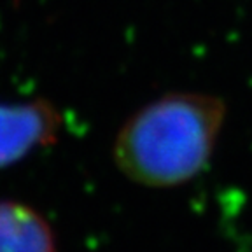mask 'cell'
I'll return each instance as SVG.
<instances>
[{
    "label": "cell",
    "mask_w": 252,
    "mask_h": 252,
    "mask_svg": "<svg viewBox=\"0 0 252 252\" xmlns=\"http://www.w3.org/2000/svg\"><path fill=\"white\" fill-rule=\"evenodd\" d=\"M217 96L191 91L168 93L126 119L114 140L119 172L146 188H173L207 166L224 123Z\"/></svg>",
    "instance_id": "6da1fadb"
},
{
    "label": "cell",
    "mask_w": 252,
    "mask_h": 252,
    "mask_svg": "<svg viewBox=\"0 0 252 252\" xmlns=\"http://www.w3.org/2000/svg\"><path fill=\"white\" fill-rule=\"evenodd\" d=\"M62 128V112L46 98L0 102V168L16 165L39 147L55 144Z\"/></svg>",
    "instance_id": "7a4b0ae2"
},
{
    "label": "cell",
    "mask_w": 252,
    "mask_h": 252,
    "mask_svg": "<svg viewBox=\"0 0 252 252\" xmlns=\"http://www.w3.org/2000/svg\"><path fill=\"white\" fill-rule=\"evenodd\" d=\"M0 252H56L55 233L33 207L0 200Z\"/></svg>",
    "instance_id": "3957f363"
}]
</instances>
